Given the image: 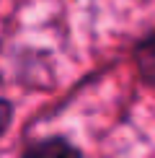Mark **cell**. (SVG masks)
<instances>
[{
  "mask_svg": "<svg viewBox=\"0 0 155 158\" xmlns=\"http://www.w3.org/2000/svg\"><path fill=\"white\" fill-rule=\"evenodd\" d=\"M23 158H80L78 148H73L62 137H52V140H42L36 145H31L23 153Z\"/></svg>",
  "mask_w": 155,
  "mask_h": 158,
  "instance_id": "obj_1",
  "label": "cell"
},
{
  "mask_svg": "<svg viewBox=\"0 0 155 158\" xmlns=\"http://www.w3.org/2000/svg\"><path fill=\"white\" fill-rule=\"evenodd\" d=\"M8 122H10V104L8 101H0V132L8 127Z\"/></svg>",
  "mask_w": 155,
  "mask_h": 158,
  "instance_id": "obj_2",
  "label": "cell"
}]
</instances>
